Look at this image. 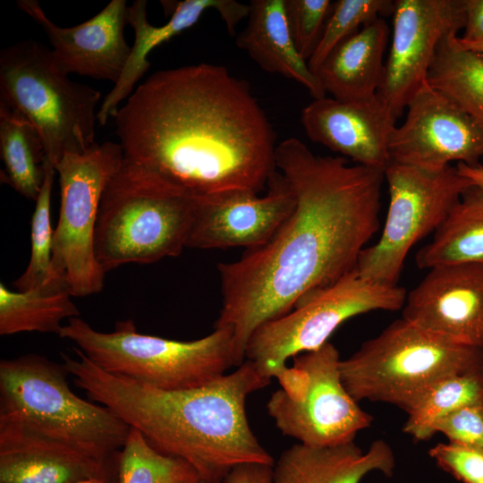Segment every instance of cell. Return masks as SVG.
Returning <instances> with one entry per match:
<instances>
[{
	"mask_svg": "<svg viewBox=\"0 0 483 483\" xmlns=\"http://www.w3.org/2000/svg\"><path fill=\"white\" fill-rule=\"evenodd\" d=\"M275 158L295 208L267 242L218 265L223 301L215 327L232 330L239 366L261 325L356 268L380 226L384 170L315 155L293 137L276 146Z\"/></svg>",
	"mask_w": 483,
	"mask_h": 483,
	"instance_id": "cell-1",
	"label": "cell"
},
{
	"mask_svg": "<svg viewBox=\"0 0 483 483\" xmlns=\"http://www.w3.org/2000/svg\"><path fill=\"white\" fill-rule=\"evenodd\" d=\"M114 119L126 159L194 197L258 193L276 169L265 112L249 84L224 66L158 71Z\"/></svg>",
	"mask_w": 483,
	"mask_h": 483,
	"instance_id": "cell-2",
	"label": "cell"
},
{
	"mask_svg": "<svg viewBox=\"0 0 483 483\" xmlns=\"http://www.w3.org/2000/svg\"><path fill=\"white\" fill-rule=\"evenodd\" d=\"M73 352L78 359L60 355L74 385L140 431L159 453L188 462L201 479L224 482L242 463L275 464L247 419L248 395L271 381L252 361L203 386L165 391L109 374L77 347Z\"/></svg>",
	"mask_w": 483,
	"mask_h": 483,
	"instance_id": "cell-3",
	"label": "cell"
},
{
	"mask_svg": "<svg viewBox=\"0 0 483 483\" xmlns=\"http://www.w3.org/2000/svg\"><path fill=\"white\" fill-rule=\"evenodd\" d=\"M195 206L196 197L123 157L99 204L97 262L106 273L178 256L186 248Z\"/></svg>",
	"mask_w": 483,
	"mask_h": 483,
	"instance_id": "cell-4",
	"label": "cell"
},
{
	"mask_svg": "<svg viewBox=\"0 0 483 483\" xmlns=\"http://www.w3.org/2000/svg\"><path fill=\"white\" fill-rule=\"evenodd\" d=\"M63 364L38 355L0 362V419L106 462L131 426L102 404L76 395Z\"/></svg>",
	"mask_w": 483,
	"mask_h": 483,
	"instance_id": "cell-5",
	"label": "cell"
},
{
	"mask_svg": "<svg viewBox=\"0 0 483 483\" xmlns=\"http://www.w3.org/2000/svg\"><path fill=\"white\" fill-rule=\"evenodd\" d=\"M59 336L73 342L102 370L165 391L203 386L238 366L233 335L226 327L185 342L138 333L132 319L102 333L76 317Z\"/></svg>",
	"mask_w": 483,
	"mask_h": 483,
	"instance_id": "cell-6",
	"label": "cell"
},
{
	"mask_svg": "<svg viewBox=\"0 0 483 483\" xmlns=\"http://www.w3.org/2000/svg\"><path fill=\"white\" fill-rule=\"evenodd\" d=\"M483 365V348L456 343L401 318L341 360L355 401L385 402L406 413L439 380Z\"/></svg>",
	"mask_w": 483,
	"mask_h": 483,
	"instance_id": "cell-7",
	"label": "cell"
},
{
	"mask_svg": "<svg viewBox=\"0 0 483 483\" xmlns=\"http://www.w3.org/2000/svg\"><path fill=\"white\" fill-rule=\"evenodd\" d=\"M100 97L60 71L40 42L21 40L0 51V104L34 126L54 166L64 154H83L97 144Z\"/></svg>",
	"mask_w": 483,
	"mask_h": 483,
	"instance_id": "cell-8",
	"label": "cell"
},
{
	"mask_svg": "<svg viewBox=\"0 0 483 483\" xmlns=\"http://www.w3.org/2000/svg\"><path fill=\"white\" fill-rule=\"evenodd\" d=\"M406 295L404 288L370 282L354 268L288 313L261 325L246 345L245 358L265 377L281 380L289 370L285 363L290 357L319 349L352 317L402 309Z\"/></svg>",
	"mask_w": 483,
	"mask_h": 483,
	"instance_id": "cell-9",
	"label": "cell"
},
{
	"mask_svg": "<svg viewBox=\"0 0 483 483\" xmlns=\"http://www.w3.org/2000/svg\"><path fill=\"white\" fill-rule=\"evenodd\" d=\"M120 143L96 144L83 154L66 153L55 165L61 206L54 229L52 274L72 296L102 291L106 272L95 254V229L104 190L120 167Z\"/></svg>",
	"mask_w": 483,
	"mask_h": 483,
	"instance_id": "cell-10",
	"label": "cell"
},
{
	"mask_svg": "<svg viewBox=\"0 0 483 483\" xmlns=\"http://www.w3.org/2000/svg\"><path fill=\"white\" fill-rule=\"evenodd\" d=\"M389 205L378 241L360 253L356 269L365 279L398 285L404 260L419 241L434 233L472 185L456 166L428 172L391 162L385 169Z\"/></svg>",
	"mask_w": 483,
	"mask_h": 483,
	"instance_id": "cell-11",
	"label": "cell"
},
{
	"mask_svg": "<svg viewBox=\"0 0 483 483\" xmlns=\"http://www.w3.org/2000/svg\"><path fill=\"white\" fill-rule=\"evenodd\" d=\"M292 385L268 399L267 410L283 435L309 446L327 447L353 442L369 428L373 417L345 388L340 356L327 342L319 349L293 358ZM288 381V380H287Z\"/></svg>",
	"mask_w": 483,
	"mask_h": 483,
	"instance_id": "cell-12",
	"label": "cell"
},
{
	"mask_svg": "<svg viewBox=\"0 0 483 483\" xmlns=\"http://www.w3.org/2000/svg\"><path fill=\"white\" fill-rule=\"evenodd\" d=\"M389 143L390 160L428 172L452 162L483 164V131L462 107L425 83L411 97Z\"/></svg>",
	"mask_w": 483,
	"mask_h": 483,
	"instance_id": "cell-13",
	"label": "cell"
},
{
	"mask_svg": "<svg viewBox=\"0 0 483 483\" xmlns=\"http://www.w3.org/2000/svg\"><path fill=\"white\" fill-rule=\"evenodd\" d=\"M393 35L377 94L399 117L427 83L440 43L466 23L465 0H395Z\"/></svg>",
	"mask_w": 483,
	"mask_h": 483,
	"instance_id": "cell-14",
	"label": "cell"
},
{
	"mask_svg": "<svg viewBox=\"0 0 483 483\" xmlns=\"http://www.w3.org/2000/svg\"><path fill=\"white\" fill-rule=\"evenodd\" d=\"M265 196L233 191L196 197L186 248H256L267 242L296 206L294 191L279 173L269 178Z\"/></svg>",
	"mask_w": 483,
	"mask_h": 483,
	"instance_id": "cell-15",
	"label": "cell"
},
{
	"mask_svg": "<svg viewBox=\"0 0 483 483\" xmlns=\"http://www.w3.org/2000/svg\"><path fill=\"white\" fill-rule=\"evenodd\" d=\"M402 318L456 343L483 348V264L429 268L407 293Z\"/></svg>",
	"mask_w": 483,
	"mask_h": 483,
	"instance_id": "cell-16",
	"label": "cell"
},
{
	"mask_svg": "<svg viewBox=\"0 0 483 483\" xmlns=\"http://www.w3.org/2000/svg\"><path fill=\"white\" fill-rule=\"evenodd\" d=\"M18 8L45 31L55 64L64 73L96 80H119L131 47L125 40V0H112L83 23L63 28L54 23L37 0H18Z\"/></svg>",
	"mask_w": 483,
	"mask_h": 483,
	"instance_id": "cell-17",
	"label": "cell"
},
{
	"mask_svg": "<svg viewBox=\"0 0 483 483\" xmlns=\"http://www.w3.org/2000/svg\"><path fill=\"white\" fill-rule=\"evenodd\" d=\"M397 118L377 93L354 101L315 98L302 109L301 121L311 141L350 157L356 165L385 171L391 163L389 143Z\"/></svg>",
	"mask_w": 483,
	"mask_h": 483,
	"instance_id": "cell-18",
	"label": "cell"
},
{
	"mask_svg": "<svg viewBox=\"0 0 483 483\" xmlns=\"http://www.w3.org/2000/svg\"><path fill=\"white\" fill-rule=\"evenodd\" d=\"M169 21L161 26H154L147 19V1L136 0L128 5L127 25L134 30L135 39L129 58L119 80L105 97L98 111L97 122L106 124L114 118L122 101L132 93L137 81L149 69L148 55L161 45L192 27L207 10H216L224 21L227 31L234 35L239 22L248 17L250 4L235 0H184L174 2Z\"/></svg>",
	"mask_w": 483,
	"mask_h": 483,
	"instance_id": "cell-19",
	"label": "cell"
},
{
	"mask_svg": "<svg viewBox=\"0 0 483 483\" xmlns=\"http://www.w3.org/2000/svg\"><path fill=\"white\" fill-rule=\"evenodd\" d=\"M106 462L0 419V483H105Z\"/></svg>",
	"mask_w": 483,
	"mask_h": 483,
	"instance_id": "cell-20",
	"label": "cell"
},
{
	"mask_svg": "<svg viewBox=\"0 0 483 483\" xmlns=\"http://www.w3.org/2000/svg\"><path fill=\"white\" fill-rule=\"evenodd\" d=\"M394 468V451L382 439L365 452L354 442L327 447L299 443L275 462L272 483H360L373 471L392 477Z\"/></svg>",
	"mask_w": 483,
	"mask_h": 483,
	"instance_id": "cell-21",
	"label": "cell"
},
{
	"mask_svg": "<svg viewBox=\"0 0 483 483\" xmlns=\"http://www.w3.org/2000/svg\"><path fill=\"white\" fill-rule=\"evenodd\" d=\"M388 37L389 27L379 17L339 44L315 73L326 94L343 101L375 96L383 80Z\"/></svg>",
	"mask_w": 483,
	"mask_h": 483,
	"instance_id": "cell-22",
	"label": "cell"
},
{
	"mask_svg": "<svg viewBox=\"0 0 483 483\" xmlns=\"http://www.w3.org/2000/svg\"><path fill=\"white\" fill-rule=\"evenodd\" d=\"M248 23L236 44L258 66L302 85L313 97L326 96L318 79L298 52L285 14L284 0H252Z\"/></svg>",
	"mask_w": 483,
	"mask_h": 483,
	"instance_id": "cell-23",
	"label": "cell"
},
{
	"mask_svg": "<svg viewBox=\"0 0 483 483\" xmlns=\"http://www.w3.org/2000/svg\"><path fill=\"white\" fill-rule=\"evenodd\" d=\"M421 269L456 264H483V191L470 185L441 225L432 240L416 254Z\"/></svg>",
	"mask_w": 483,
	"mask_h": 483,
	"instance_id": "cell-24",
	"label": "cell"
},
{
	"mask_svg": "<svg viewBox=\"0 0 483 483\" xmlns=\"http://www.w3.org/2000/svg\"><path fill=\"white\" fill-rule=\"evenodd\" d=\"M1 181L23 197L36 200L45 178L43 140L21 114L0 104Z\"/></svg>",
	"mask_w": 483,
	"mask_h": 483,
	"instance_id": "cell-25",
	"label": "cell"
},
{
	"mask_svg": "<svg viewBox=\"0 0 483 483\" xmlns=\"http://www.w3.org/2000/svg\"><path fill=\"white\" fill-rule=\"evenodd\" d=\"M427 82L462 107L483 131V54L460 46L457 35L438 46Z\"/></svg>",
	"mask_w": 483,
	"mask_h": 483,
	"instance_id": "cell-26",
	"label": "cell"
},
{
	"mask_svg": "<svg viewBox=\"0 0 483 483\" xmlns=\"http://www.w3.org/2000/svg\"><path fill=\"white\" fill-rule=\"evenodd\" d=\"M66 289L43 287L13 292L0 284V335L21 332L55 333L59 335L64 318L80 311Z\"/></svg>",
	"mask_w": 483,
	"mask_h": 483,
	"instance_id": "cell-27",
	"label": "cell"
},
{
	"mask_svg": "<svg viewBox=\"0 0 483 483\" xmlns=\"http://www.w3.org/2000/svg\"><path fill=\"white\" fill-rule=\"evenodd\" d=\"M483 402V365L436 382L407 412L402 431L416 441L434 436L436 423L467 406Z\"/></svg>",
	"mask_w": 483,
	"mask_h": 483,
	"instance_id": "cell-28",
	"label": "cell"
},
{
	"mask_svg": "<svg viewBox=\"0 0 483 483\" xmlns=\"http://www.w3.org/2000/svg\"><path fill=\"white\" fill-rule=\"evenodd\" d=\"M118 483H198L201 478L185 460L156 450L131 427L118 456Z\"/></svg>",
	"mask_w": 483,
	"mask_h": 483,
	"instance_id": "cell-29",
	"label": "cell"
},
{
	"mask_svg": "<svg viewBox=\"0 0 483 483\" xmlns=\"http://www.w3.org/2000/svg\"><path fill=\"white\" fill-rule=\"evenodd\" d=\"M44 166L45 178L35 200L36 206L31 218L30 261L24 273L13 283V286L21 292L43 287L66 289L54 280L52 274L54 229L51 225L50 206L56 171L47 159Z\"/></svg>",
	"mask_w": 483,
	"mask_h": 483,
	"instance_id": "cell-30",
	"label": "cell"
},
{
	"mask_svg": "<svg viewBox=\"0 0 483 483\" xmlns=\"http://www.w3.org/2000/svg\"><path fill=\"white\" fill-rule=\"evenodd\" d=\"M391 0H339L334 3L321 39L308 60L316 73L328 55L343 40L353 35L360 27L374 21L380 15L392 14Z\"/></svg>",
	"mask_w": 483,
	"mask_h": 483,
	"instance_id": "cell-31",
	"label": "cell"
},
{
	"mask_svg": "<svg viewBox=\"0 0 483 483\" xmlns=\"http://www.w3.org/2000/svg\"><path fill=\"white\" fill-rule=\"evenodd\" d=\"M330 0H284L288 27L299 54L308 61L316 50L333 9Z\"/></svg>",
	"mask_w": 483,
	"mask_h": 483,
	"instance_id": "cell-32",
	"label": "cell"
},
{
	"mask_svg": "<svg viewBox=\"0 0 483 483\" xmlns=\"http://www.w3.org/2000/svg\"><path fill=\"white\" fill-rule=\"evenodd\" d=\"M448 442L483 453V402L467 406L439 419L433 428Z\"/></svg>",
	"mask_w": 483,
	"mask_h": 483,
	"instance_id": "cell-33",
	"label": "cell"
},
{
	"mask_svg": "<svg viewBox=\"0 0 483 483\" xmlns=\"http://www.w3.org/2000/svg\"><path fill=\"white\" fill-rule=\"evenodd\" d=\"M438 468L462 483H483V453L453 445L439 443L428 450Z\"/></svg>",
	"mask_w": 483,
	"mask_h": 483,
	"instance_id": "cell-34",
	"label": "cell"
},
{
	"mask_svg": "<svg viewBox=\"0 0 483 483\" xmlns=\"http://www.w3.org/2000/svg\"><path fill=\"white\" fill-rule=\"evenodd\" d=\"M273 466L248 462L235 466L224 479V483H272Z\"/></svg>",
	"mask_w": 483,
	"mask_h": 483,
	"instance_id": "cell-35",
	"label": "cell"
},
{
	"mask_svg": "<svg viewBox=\"0 0 483 483\" xmlns=\"http://www.w3.org/2000/svg\"><path fill=\"white\" fill-rule=\"evenodd\" d=\"M466 23L463 35L465 41H483V0H465Z\"/></svg>",
	"mask_w": 483,
	"mask_h": 483,
	"instance_id": "cell-36",
	"label": "cell"
},
{
	"mask_svg": "<svg viewBox=\"0 0 483 483\" xmlns=\"http://www.w3.org/2000/svg\"><path fill=\"white\" fill-rule=\"evenodd\" d=\"M456 167L458 172L463 177L467 178L472 185L483 191V164L470 166L462 163H458Z\"/></svg>",
	"mask_w": 483,
	"mask_h": 483,
	"instance_id": "cell-37",
	"label": "cell"
},
{
	"mask_svg": "<svg viewBox=\"0 0 483 483\" xmlns=\"http://www.w3.org/2000/svg\"><path fill=\"white\" fill-rule=\"evenodd\" d=\"M458 42L461 47L466 49L473 50L483 54V41H465L462 40L460 37H458Z\"/></svg>",
	"mask_w": 483,
	"mask_h": 483,
	"instance_id": "cell-38",
	"label": "cell"
},
{
	"mask_svg": "<svg viewBox=\"0 0 483 483\" xmlns=\"http://www.w3.org/2000/svg\"><path fill=\"white\" fill-rule=\"evenodd\" d=\"M198 483H224V482L208 481V480L200 479Z\"/></svg>",
	"mask_w": 483,
	"mask_h": 483,
	"instance_id": "cell-39",
	"label": "cell"
},
{
	"mask_svg": "<svg viewBox=\"0 0 483 483\" xmlns=\"http://www.w3.org/2000/svg\"><path fill=\"white\" fill-rule=\"evenodd\" d=\"M105 483H106V482H105Z\"/></svg>",
	"mask_w": 483,
	"mask_h": 483,
	"instance_id": "cell-40",
	"label": "cell"
}]
</instances>
